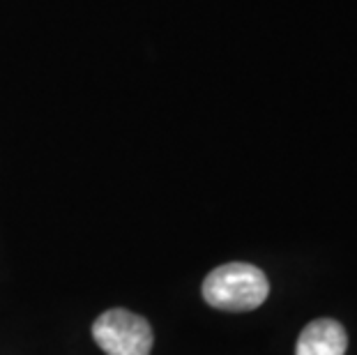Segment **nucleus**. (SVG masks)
Wrapping results in <instances>:
<instances>
[{"label":"nucleus","instance_id":"f257e3e1","mask_svg":"<svg viewBox=\"0 0 357 355\" xmlns=\"http://www.w3.org/2000/svg\"><path fill=\"white\" fill-rule=\"evenodd\" d=\"M270 293V282L252 263H226L215 268L203 282V298L222 312H252Z\"/></svg>","mask_w":357,"mask_h":355},{"label":"nucleus","instance_id":"f03ea898","mask_svg":"<svg viewBox=\"0 0 357 355\" xmlns=\"http://www.w3.org/2000/svg\"><path fill=\"white\" fill-rule=\"evenodd\" d=\"M95 344L106 355H150L153 328L143 316L127 309H109L93 326Z\"/></svg>","mask_w":357,"mask_h":355},{"label":"nucleus","instance_id":"7ed1b4c3","mask_svg":"<svg viewBox=\"0 0 357 355\" xmlns=\"http://www.w3.org/2000/svg\"><path fill=\"white\" fill-rule=\"evenodd\" d=\"M348 335L334 319H316L302 330L295 355H346Z\"/></svg>","mask_w":357,"mask_h":355}]
</instances>
